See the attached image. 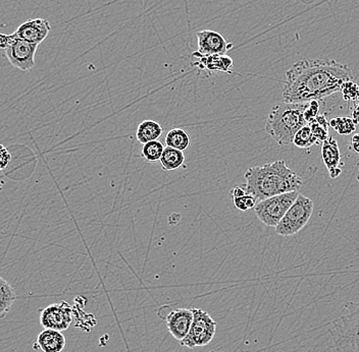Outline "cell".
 I'll list each match as a JSON object with an SVG mask.
<instances>
[{
	"label": "cell",
	"instance_id": "cell-16",
	"mask_svg": "<svg viewBox=\"0 0 359 352\" xmlns=\"http://www.w3.org/2000/svg\"><path fill=\"white\" fill-rule=\"evenodd\" d=\"M230 196H232L235 207L240 211H248L255 209L258 203V199L248 192L245 185H237L230 190Z\"/></svg>",
	"mask_w": 359,
	"mask_h": 352
},
{
	"label": "cell",
	"instance_id": "cell-27",
	"mask_svg": "<svg viewBox=\"0 0 359 352\" xmlns=\"http://www.w3.org/2000/svg\"><path fill=\"white\" fill-rule=\"evenodd\" d=\"M11 162V154L4 145L0 146V168L6 169Z\"/></svg>",
	"mask_w": 359,
	"mask_h": 352
},
{
	"label": "cell",
	"instance_id": "cell-7",
	"mask_svg": "<svg viewBox=\"0 0 359 352\" xmlns=\"http://www.w3.org/2000/svg\"><path fill=\"white\" fill-rule=\"evenodd\" d=\"M192 311L194 316L192 326L185 339L181 342L183 346L190 349L210 344L217 332V322L210 317L208 311L202 309H192Z\"/></svg>",
	"mask_w": 359,
	"mask_h": 352
},
{
	"label": "cell",
	"instance_id": "cell-13",
	"mask_svg": "<svg viewBox=\"0 0 359 352\" xmlns=\"http://www.w3.org/2000/svg\"><path fill=\"white\" fill-rule=\"evenodd\" d=\"M193 56L198 58V60L194 64L198 66L199 69H205V71H212V73H233L234 62L230 56L226 55H202L197 51L193 52Z\"/></svg>",
	"mask_w": 359,
	"mask_h": 352
},
{
	"label": "cell",
	"instance_id": "cell-2",
	"mask_svg": "<svg viewBox=\"0 0 359 352\" xmlns=\"http://www.w3.org/2000/svg\"><path fill=\"white\" fill-rule=\"evenodd\" d=\"M244 177L247 190L258 202L286 192H299L303 185L302 177L284 160L249 168Z\"/></svg>",
	"mask_w": 359,
	"mask_h": 352
},
{
	"label": "cell",
	"instance_id": "cell-15",
	"mask_svg": "<svg viewBox=\"0 0 359 352\" xmlns=\"http://www.w3.org/2000/svg\"><path fill=\"white\" fill-rule=\"evenodd\" d=\"M37 344L43 352H62L66 349L67 340L62 332L44 329L38 335Z\"/></svg>",
	"mask_w": 359,
	"mask_h": 352
},
{
	"label": "cell",
	"instance_id": "cell-5",
	"mask_svg": "<svg viewBox=\"0 0 359 352\" xmlns=\"http://www.w3.org/2000/svg\"><path fill=\"white\" fill-rule=\"evenodd\" d=\"M313 201L299 194L295 203L285 215L276 227V232L280 237H292L297 234L311 220L313 214Z\"/></svg>",
	"mask_w": 359,
	"mask_h": 352
},
{
	"label": "cell",
	"instance_id": "cell-8",
	"mask_svg": "<svg viewBox=\"0 0 359 352\" xmlns=\"http://www.w3.org/2000/svg\"><path fill=\"white\" fill-rule=\"evenodd\" d=\"M39 44L25 41L13 33V40L4 51L11 66L20 71H28L35 67V56Z\"/></svg>",
	"mask_w": 359,
	"mask_h": 352
},
{
	"label": "cell",
	"instance_id": "cell-1",
	"mask_svg": "<svg viewBox=\"0 0 359 352\" xmlns=\"http://www.w3.org/2000/svg\"><path fill=\"white\" fill-rule=\"evenodd\" d=\"M354 80L346 64L329 58L299 60L287 71L283 90L286 103L304 104L341 92L343 85Z\"/></svg>",
	"mask_w": 359,
	"mask_h": 352
},
{
	"label": "cell",
	"instance_id": "cell-18",
	"mask_svg": "<svg viewBox=\"0 0 359 352\" xmlns=\"http://www.w3.org/2000/svg\"><path fill=\"white\" fill-rule=\"evenodd\" d=\"M17 300L15 289L4 278H0V318L4 319L8 315L13 302Z\"/></svg>",
	"mask_w": 359,
	"mask_h": 352
},
{
	"label": "cell",
	"instance_id": "cell-20",
	"mask_svg": "<svg viewBox=\"0 0 359 352\" xmlns=\"http://www.w3.org/2000/svg\"><path fill=\"white\" fill-rule=\"evenodd\" d=\"M165 143L168 147L174 148L180 151H185L190 147L191 138L187 132L182 129H172L165 136Z\"/></svg>",
	"mask_w": 359,
	"mask_h": 352
},
{
	"label": "cell",
	"instance_id": "cell-21",
	"mask_svg": "<svg viewBox=\"0 0 359 352\" xmlns=\"http://www.w3.org/2000/svg\"><path fill=\"white\" fill-rule=\"evenodd\" d=\"M356 125L358 123L349 116H339L330 120V127H333L334 131L340 136H350L353 134L356 131Z\"/></svg>",
	"mask_w": 359,
	"mask_h": 352
},
{
	"label": "cell",
	"instance_id": "cell-4",
	"mask_svg": "<svg viewBox=\"0 0 359 352\" xmlns=\"http://www.w3.org/2000/svg\"><path fill=\"white\" fill-rule=\"evenodd\" d=\"M329 333L339 352H359V302L345 304L330 324Z\"/></svg>",
	"mask_w": 359,
	"mask_h": 352
},
{
	"label": "cell",
	"instance_id": "cell-11",
	"mask_svg": "<svg viewBox=\"0 0 359 352\" xmlns=\"http://www.w3.org/2000/svg\"><path fill=\"white\" fill-rule=\"evenodd\" d=\"M51 31L50 22L45 19H32L22 22L15 31V35L25 41L41 44Z\"/></svg>",
	"mask_w": 359,
	"mask_h": 352
},
{
	"label": "cell",
	"instance_id": "cell-14",
	"mask_svg": "<svg viewBox=\"0 0 359 352\" xmlns=\"http://www.w3.org/2000/svg\"><path fill=\"white\" fill-rule=\"evenodd\" d=\"M322 158L332 179L338 178L342 174L340 168L341 152L338 142L330 136L322 145Z\"/></svg>",
	"mask_w": 359,
	"mask_h": 352
},
{
	"label": "cell",
	"instance_id": "cell-22",
	"mask_svg": "<svg viewBox=\"0 0 359 352\" xmlns=\"http://www.w3.org/2000/svg\"><path fill=\"white\" fill-rule=\"evenodd\" d=\"M293 143L296 147L307 150V151L313 146H318L313 131H311V125H306L298 131L295 138H294Z\"/></svg>",
	"mask_w": 359,
	"mask_h": 352
},
{
	"label": "cell",
	"instance_id": "cell-17",
	"mask_svg": "<svg viewBox=\"0 0 359 352\" xmlns=\"http://www.w3.org/2000/svg\"><path fill=\"white\" fill-rule=\"evenodd\" d=\"M163 134V127L156 121L147 120L142 121L138 125L136 138L141 143H147L157 141Z\"/></svg>",
	"mask_w": 359,
	"mask_h": 352
},
{
	"label": "cell",
	"instance_id": "cell-3",
	"mask_svg": "<svg viewBox=\"0 0 359 352\" xmlns=\"http://www.w3.org/2000/svg\"><path fill=\"white\" fill-rule=\"evenodd\" d=\"M307 103H279L269 112L266 131L280 146L293 143L294 138L300 129L309 125L304 118Z\"/></svg>",
	"mask_w": 359,
	"mask_h": 352
},
{
	"label": "cell",
	"instance_id": "cell-9",
	"mask_svg": "<svg viewBox=\"0 0 359 352\" xmlns=\"http://www.w3.org/2000/svg\"><path fill=\"white\" fill-rule=\"evenodd\" d=\"M74 320V309L66 302L46 307L40 314V324L44 329L66 331Z\"/></svg>",
	"mask_w": 359,
	"mask_h": 352
},
{
	"label": "cell",
	"instance_id": "cell-28",
	"mask_svg": "<svg viewBox=\"0 0 359 352\" xmlns=\"http://www.w3.org/2000/svg\"><path fill=\"white\" fill-rule=\"evenodd\" d=\"M11 40H13V34H11V35L2 34V35H0V47L6 50L8 45L11 44Z\"/></svg>",
	"mask_w": 359,
	"mask_h": 352
},
{
	"label": "cell",
	"instance_id": "cell-25",
	"mask_svg": "<svg viewBox=\"0 0 359 352\" xmlns=\"http://www.w3.org/2000/svg\"><path fill=\"white\" fill-rule=\"evenodd\" d=\"M314 138H316L318 146L323 145L325 141L330 138L329 127L327 125H320L318 121L314 120L313 122L309 123Z\"/></svg>",
	"mask_w": 359,
	"mask_h": 352
},
{
	"label": "cell",
	"instance_id": "cell-10",
	"mask_svg": "<svg viewBox=\"0 0 359 352\" xmlns=\"http://www.w3.org/2000/svg\"><path fill=\"white\" fill-rule=\"evenodd\" d=\"M198 50L202 55H224L231 50L232 43H229L222 34L212 30H203L197 32Z\"/></svg>",
	"mask_w": 359,
	"mask_h": 352
},
{
	"label": "cell",
	"instance_id": "cell-29",
	"mask_svg": "<svg viewBox=\"0 0 359 352\" xmlns=\"http://www.w3.org/2000/svg\"><path fill=\"white\" fill-rule=\"evenodd\" d=\"M351 149L353 150L355 153L359 154V134H354L351 139ZM358 179L359 181V165H358Z\"/></svg>",
	"mask_w": 359,
	"mask_h": 352
},
{
	"label": "cell",
	"instance_id": "cell-6",
	"mask_svg": "<svg viewBox=\"0 0 359 352\" xmlns=\"http://www.w3.org/2000/svg\"><path fill=\"white\" fill-rule=\"evenodd\" d=\"M298 196H299V192H290L262 199L258 202L255 207V214L257 218L266 226L277 227L291 206L295 203Z\"/></svg>",
	"mask_w": 359,
	"mask_h": 352
},
{
	"label": "cell",
	"instance_id": "cell-24",
	"mask_svg": "<svg viewBox=\"0 0 359 352\" xmlns=\"http://www.w3.org/2000/svg\"><path fill=\"white\" fill-rule=\"evenodd\" d=\"M341 93H342L343 99L346 102L359 103V86L354 80L345 83L341 89Z\"/></svg>",
	"mask_w": 359,
	"mask_h": 352
},
{
	"label": "cell",
	"instance_id": "cell-26",
	"mask_svg": "<svg viewBox=\"0 0 359 352\" xmlns=\"http://www.w3.org/2000/svg\"><path fill=\"white\" fill-rule=\"evenodd\" d=\"M320 100H313L311 102L307 103L306 108L304 111V118L306 122L311 123L316 120L318 115H320Z\"/></svg>",
	"mask_w": 359,
	"mask_h": 352
},
{
	"label": "cell",
	"instance_id": "cell-30",
	"mask_svg": "<svg viewBox=\"0 0 359 352\" xmlns=\"http://www.w3.org/2000/svg\"><path fill=\"white\" fill-rule=\"evenodd\" d=\"M351 118L356 123H359V103H355L353 109L351 111Z\"/></svg>",
	"mask_w": 359,
	"mask_h": 352
},
{
	"label": "cell",
	"instance_id": "cell-12",
	"mask_svg": "<svg viewBox=\"0 0 359 352\" xmlns=\"http://www.w3.org/2000/svg\"><path fill=\"white\" fill-rule=\"evenodd\" d=\"M193 311L189 309H177L167 317V327L170 335L181 342L189 333L193 323Z\"/></svg>",
	"mask_w": 359,
	"mask_h": 352
},
{
	"label": "cell",
	"instance_id": "cell-19",
	"mask_svg": "<svg viewBox=\"0 0 359 352\" xmlns=\"http://www.w3.org/2000/svg\"><path fill=\"white\" fill-rule=\"evenodd\" d=\"M186 157L183 151L174 149V148L165 147L163 150V156H161V162L163 166V170L167 171H172V170H177L179 168L184 167L185 164Z\"/></svg>",
	"mask_w": 359,
	"mask_h": 352
},
{
	"label": "cell",
	"instance_id": "cell-23",
	"mask_svg": "<svg viewBox=\"0 0 359 352\" xmlns=\"http://www.w3.org/2000/svg\"><path fill=\"white\" fill-rule=\"evenodd\" d=\"M163 150H165V147L158 140L152 141V142L144 143L142 148V155L147 162H157V161H161Z\"/></svg>",
	"mask_w": 359,
	"mask_h": 352
}]
</instances>
